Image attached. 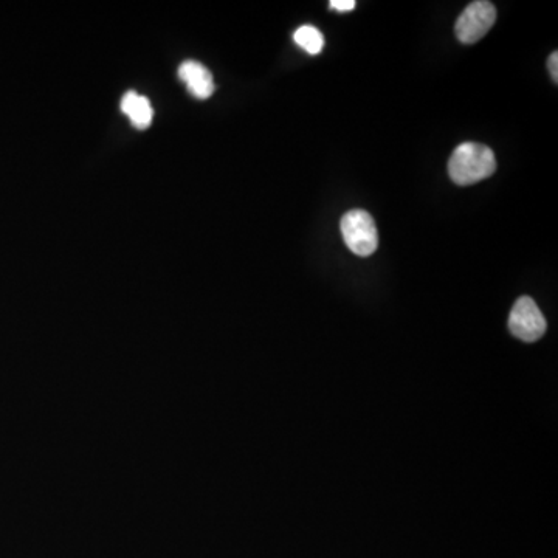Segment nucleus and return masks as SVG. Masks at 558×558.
I'll return each mask as SVG.
<instances>
[{"label":"nucleus","instance_id":"0eeeda50","mask_svg":"<svg viewBox=\"0 0 558 558\" xmlns=\"http://www.w3.org/2000/svg\"><path fill=\"white\" fill-rule=\"evenodd\" d=\"M293 39L297 42L298 47H301L309 55H318L324 47L323 33L312 25H303V27L298 28L293 35Z\"/></svg>","mask_w":558,"mask_h":558},{"label":"nucleus","instance_id":"20e7f679","mask_svg":"<svg viewBox=\"0 0 558 558\" xmlns=\"http://www.w3.org/2000/svg\"><path fill=\"white\" fill-rule=\"evenodd\" d=\"M545 317L531 297H521L512 307L509 317V331L514 337L526 343H534L545 335Z\"/></svg>","mask_w":558,"mask_h":558},{"label":"nucleus","instance_id":"39448f33","mask_svg":"<svg viewBox=\"0 0 558 558\" xmlns=\"http://www.w3.org/2000/svg\"><path fill=\"white\" fill-rule=\"evenodd\" d=\"M179 78L185 83L193 97L207 100L214 93V80L210 70L197 61H185L179 67Z\"/></svg>","mask_w":558,"mask_h":558},{"label":"nucleus","instance_id":"f03ea898","mask_svg":"<svg viewBox=\"0 0 558 558\" xmlns=\"http://www.w3.org/2000/svg\"><path fill=\"white\" fill-rule=\"evenodd\" d=\"M340 230L345 244L354 255L371 256L379 247V231L371 214L365 210H351L341 217Z\"/></svg>","mask_w":558,"mask_h":558},{"label":"nucleus","instance_id":"f257e3e1","mask_svg":"<svg viewBox=\"0 0 558 558\" xmlns=\"http://www.w3.org/2000/svg\"><path fill=\"white\" fill-rule=\"evenodd\" d=\"M496 171L495 154L489 146L467 142L453 151L448 174L456 185L469 186L492 176Z\"/></svg>","mask_w":558,"mask_h":558},{"label":"nucleus","instance_id":"423d86ee","mask_svg":"<svg viewBox=\"0 0 558 558\" xmlns=\"http://www.w3.org/2000/svg\"><path fill=\"white\" fill-rule=\"evenodd\" d=\"M121 111L137 129H148L154 118L151 101L137 92H128L121 100Z\"/></svg>","mask_w":558,"mask_h":558},{"label":"nucleus","instance_id":"6e6552de","mask_svg":"<svg viewBox=\"0 0 558 558\" xmlns=\"http://www.w3.org/2000/svg\"><path fill=\"white\" fill-rule=\"evenodd\" d=\"M355 0H331L329 2V7L332 10L341 11V13H345V11H352L355 8Z\"/></svg>","mask_w":558,"mask_h":558},{"label":"nucleus","instance_id":"1a4fd4ad","mask_svg":"<svg viewBox=\"0 0 558 558\" xmlns=\"http://www.w3.org/2000/svg\"><path fill=\"white\" fill-rule=\"evenodd\" d=\"M548 67H549V73H551L552 76V80H554V83L557 84V80H558V53L557 52H554L552 53L551 56H549Z\"/></svg>","mask_w":558,"mask_h":558},{"label":"nucleus","instance_id":"7ed1b4c3","mask_svg":"<svg viewBox=\"0 0 558 558\" xmlns=\"http://www.w3.org/2000/svg\"><path fill=\"white\" fill-rule=\"evenodd\" d=\"M496 21V8L492 2L478 0L462 11L456 22V38L462 44H475L487 35Z\"/></svg>","mask_w":558,"mask_h":558}]
</instances>
